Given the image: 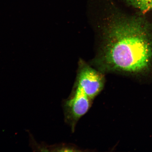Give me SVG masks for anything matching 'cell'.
<instances>
[{
  "mask_svg": "<svg viewBox=\"0 0 152 152\" xmlns=\"http://www.w3.org/2000/svg\"><path fill=\"white\" fill-rule=\"evenodd\" d=\"M29 134L30 145L34 151H50L48 145L43 142L40 144L37 143L33 136L31 134V135L29 132Z\"/></svg>",
  "mask_w": 152,
  "mask_h": 152,
  "instance_id": "cell-5",
  "label": "cell"
},
{
  "mask_svg": "<svg viewBox=\"0 0 152 152\" xmlns=\"http://www.w3.org/2000/svg\"><path fill=\"white\" fill-rule=\"evenodd\" d=\"M129 5L143 14L152 10V0H125Z\"/></svg>",
  "mask_w": 152,
  "mask_h": 152,
  "instance_id": "cell-4",
  "label": "cell"
},
{
  "mask_svg": "<svg viewBox=\"0 0 152 152\" xmlns=\"http://www.w3.org/2000/svg\"><path fill=\"white\" fill-rule=\"evenodd\" d=\"M102 55L106 72L137 73L152 62V29L139 17L115 16L104 26Z\"/></svg>",
  "mask_w": 152,
  "mask_h": 152,
  "instance_id": "cell-1",
  "label": "cell"
},
{
  "mask_svg": "<svg viewBox=\"0 0 152 152\" xmlns=\"http://www.w3.org/2000/svg\"><path fill=\"white\" fill-rule=\"evenodd\" d=\"M50 151H76L77 148L66 144H59L49 146Z\"/></svg>",
  "mask_w": 152,
  "mask_h": 152,
  "instance_id": "cell-6",
  "label": "cell"
},
{
  "mask_svg": "<svg viewBox=\"0 0 152 152\" xmlns=\"http://www.w3.org/2000/svg\"><path fill=\"white\" fill-rule=\"evenodd\" d=\"M93 100L78 87L74 85L71 95L63 103L65 121L72 132L75 131L79 120L90 109Z\"/></svg>",
  "mask_w": 152,
  "mask_h": 152,
  "instance_id": "cell-2",
  "label": "cell"
},
{
  "mask_svg": "<svg viewBox=\"0 0 152 152\" xmlns=\"http://www.w3.org/2000/svg\"><path fill=\"white\" fill-rule=\"evenodd\" d=\"M105 79L101 72L81 61L79 62L75 85L83 91L87 96L94 100L103 90Z\"/></svg>",
  "mask_w": 152,
  "mask_h": 152,
  "instance_id": "cell-3",
  "label": "cell"
}]
</instances>
